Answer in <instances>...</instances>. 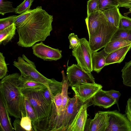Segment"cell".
I'll return each mask as SVG.
<instances>
[{"instance_id": "1", "label": "cell", "mask_w": 131, "mask_h": 131, "mask_svg": "<svg viewBox=\"0 0 131 131\" xmlns=\"http://www.w3.org/2000/svg\"><path fill=\"white\" fill-rule=\"evenodd\" d=\"M53 16L41 6H38L26 19L16 27L19 36L17 45L24 47H32L36 42L45 41L52 30Z\"/></svg>"}, {"instance_id": "2", "label": "cell", "mask_w": 131, "mask_h": 131, "mask_svg": "<svg viewBox=\"0 0 131 131\" xmlns=\"http://www.w3.org/2000/svg\"><path fill=\"white\" fill-rule=\"evenodd\" d=\"M20 75L17 73H14L2 79L0 82V92L10 115L21 119L22 94L19 84Z\"/></svg>"}, {"instance_id": "3", "label": "cell", "mask_w": 131, "mask_h": 131, "mask_svg": "<svg viewBox=\"0 0 131 131\" xmlns=\"http://www.w3.org/2000/svg\"><path fill=\"white\" fill-rule=\"evenodd\" d=\"M20 90L35 111L39 122V131H49L52 105L48 103L41 90L20 89Z\"/></svg>"}, {"instance_id": "4", "label": "cell", "mask_w": 131, "mask_h": 131, "mask_svg": "<svg viewBox=\"0 0 131 131\" xmlns=\"http://www.w3.org/2000/svg\"><path fill=\"white\" fill-rule=\"evenodd\" d=\"M13 65L20 71L22 75L27 76L48 87L52 79H48L40 73L36 69L34 62L29 60L24 54L18 58L13 62Z\"/></svg>"}, {"instance_id": "5", "label": "cell", "mask_w": 131, "mask_h": 131, "mask_svg": "<svg viewBox=\"0 0 131 131\" xmlns=\"http://www.w3.org/2000/svg\"><path fill=\"white\" fill-rule=\"evenodd\" d=\"M93 53L89 41L85 38L80 39L78 47L72 51V55L75 58L77 64L85 71L91 72Z\"/></svg>"}, {"instance_id": "6", "label": "cell", "mask_w": 131, "mask_h": 131, "mask_svg": "<svg viewBox=\"0 0 131 131\" xmlns=\"http://www.w3.org/2000/svg\"><path fill=\"white\" fill-rule=\"evenodd\" d=\"M91 72L85 71L77 64L68 66L66 77L69 86L72 87L82 83H95V79Z\"/></svg>"}, {"instance_id": "7", "label": "cell", "mask_w": 131, "mask_h": 131, "mask_svg": "<svg viewBox=\"0 0 131 131\" xmlns=\"http://www.w3.org/2000/svg\"><path fill=\"white\" fill-rule=\"evenodd\" d=\"M118 28L109 24L96 35L89 37V41L92 53L104 47Z\"/></svg>"}, {"instance_id": "8", "label": "cell", "mask_w": 131, "mask_h": 131, "mask_svg": "<svg viewBox=\"0 0 131 131\" xmlns=\"http://www.w3.org/2000/svg\"><path fill=\"white\" fill-rule=\"evenodd\" d=\"M109 125L106 131H131V123L126 114L117 110L106 111Z\"/></svg>"}, {"instance_id": "9", "label": "cell", "mask_w": 131, "mask_h": 131, "mask_svg": "<svg viewBox=\"0 0 131 131\" xmlns=\"http://www.w3.org/2000/svg\"><path fill=\"white\" fill-rule=\"evenodd\" d=\"M85 21L89 37L95 35L110 24L103 12L100 10L87 16Z\"/></svg>"}, {"instance_id": "10", "label": "cell", "mask_w": 131, "mask_h": 131, "mask_svg": "<svg viewBox=\"0 0 131 131\" xmlns=\"http://www.w3.org/2000/svg\"><path fill=\"white\" fill-rule=\"evenodd\" d=\"M62 76V87L61 94L63 96L62 103L59 115L53 121L51 125V131H62L63 121L69 98L68 90L69 82L63 70L61 71Z\"/></svg>"}, {"instance_id": "11", "label": "cell", "mask_w": 131, "mask_h": 131, "mask_svg": "<svg viewBox=\"0 0 131 131\" xmlns=\"http://www.w3.org/2000/svg\"><path fill=\"white\" fill-rule=\"evenodd\" d=\"M84 103L75 95L72 98L69 97L63 120L62 131H68L81 106Z\"/></svg>"}, {"instance_id": "12", "label": "cell", "mask_w": 131, "mask_h": 131, "mask_svg": "<svg viewBox=\"0 0 131 131\" xmlns=\"http://www.w3.org/2000/svg\"><path fill=\"white\" fill-rule=\"evenodd\" d=\"M33 54L45 61H57L62 57V51L45 45L42 41L32 47Z\"/></svg>"}, {"instance_id": "13", "label": "cell", "mask_w": 131, "mask_h": 131, "mask_svg": "<svg viewBox=\"0 0 131 131\" xmlns=\"http://www.w3.org/2000/svg\"><path fill=\"white\" fill-rule=\"evenodd\" d=\"M102 88L101 85L96 83H82L71 87L75 95L83 103L90 99Z\"/></svg>"}, {"instance_id": "14", "label": "cell", "mask_w": 131, "mask_h": 131, "mask_svg": "<svg viewBox=\"0 0 131 131\" xmlns=\"http://www.w3.org/2000/svg\"><path fill=\"white\" fill-rule=\"evenodd\" d=\"M109 125V117L106 111H99L93 119H87L84 131H106Z\"/></svg>"}, {"instance_id": "15", "label": "cell", "mask_w": 131, "mask_h": 131, "mask_svg": "<svg viewBox=\"0 0 131 131\" xmlns=\"http://www.w3.org/2000/svg\"><path fill=\"white\" fill-rule=\"evenodd\" d=\"M87 101L81 106L74 121L68 131H84L87 119Z\"/></svg>"}, {"instance_id": "16", "label": "cell", "mask_w": 131, "mask_h": 131, "mask_svg": "<svg viewBox=\"0 0 131 131\" xmlns=\"http://www.w3.org/2000/svg\"><path fill=\"white\" fill-rule=\"evenodd\" d=\"M0 126L2 131H13L9 113L3 97L0 96Z\"/></svg>"}, {"instance_id": "17", "label": "cell", "mask_w": 131, "mask_h": 131, "mask_svg": "<svg viewBox=\"0 0 131 131\" xmlns=\"http://www.w3.org/2000/svg\"><path fill=\"white\" fill-rule=\"evenodd\" d=\"M92 105L102 106L104 108H109L116 104V101L105 93L101 89L89 100Z\"/></svg>"}, {"instance_id": "18", "label": "cell", "mask_w": 131, "mask_h": 131, "mask_svg": "<svg viewBox=\"0 0 131 131\" xmlns=\"http://www.w3.org/2000/svg\"><path fill=\"white\" fill-rule=\"evenodd\" d=\"M131 48V44L122 47L108 53L106 58V66L121 62Z\"/></svg>"}, {"instance_id": "19", "label": "cell", "mask_w": 131, "mask_h": 131, "mask_svg": "<svg viewBox=\"0 0 131 131\" xmlns=\"http://www.w3.org/2000/svg\"><path fill=\"white\" fill-rule=\"evenodd\" d=\"M108 54L105 52L104 49L100 52L93 53L92 62L93 71L98 73L106 66V58Z\"/></svg>"}, {"instance_id": "20", "label": "cell", "mask_w": 131, "mask_h": 131, "mask_svg": "<svg viewBox=\"0 0 131 131\" xmlns=\"http://www.w3.org/2000/svg\"><path fill=\"white\" fill-rule=\"evenodd\" d=\"M18 81L20 89L40 90L47 87L43 84L34 79L21 75L19 77Z\"/></svg>"}, {"instance_id": "21", "label": "cell", "mask_w": 131, "mask_h": 131, "mask_svg": "<svg viewBox=\"0 0 131 131\" xmlns=\"http://www.w3.org/2000/svg\"><path fill=\"white\" fill-rule=\"evenodd\" d=\"M110 25L118 28L122 15L117 7H115L102 12Z\"/></svg>"}, {"instance_id": "22", "label": "cell", "mask_w": 131, "mask_h": 131, "mask_svg": "<svg viewBox=\"0 0 131 131\" xmlns=\"http://www.w3.org/2000/svg\"><path fill=\"white\" fill-rule=\"evenodd\" d=\"M16 26L15 23L0 31V43L5 45L11 41L15 34Z\"/></svg>"}, {"instance_id": "23", "label": "cell", "mask_w": 131, "mask_h": 131, "mask_svg": "<svg viewBox=\"0 0 131 131\" xmlns=\"http://www.w3.org/2000/svg\"><path fill=\"white\" fill-rule=\"evenodd\" d=\"M23 95L26 111L31 119L33 128L34 131H39V122L35 111L28 100Z\"/></svg>"}, {"instance_id": "24", "label": "cell", "mask_w": 131, "mask_h": 131, "mask_svg": "<svg viewBox=\"0 0 131 131\" xmlns=\"http://www.w3.org/2000/svg\"><path fill=\"white\" fill-rule=\"evenodd\" d=\"M131 44V42L125 40L118 39L110 41L104 47L105 52L109 53L122 47Z\"/></svg>"}, {"instance_id": "25", "label": "cell", "mask_w": 131, "mask_h": 131, "mask_svg": "<svg viewBox=\"0 0 131 131\" xmlns=\"http://www.w3.org/2000/svg\"><path fill=\"white\" fill-rule=\"evenodd\" d=\"M118 39H123L131 42V29L118 28L113 35L110 41Z\"/></svg>"}, {"instance_id": "26", "label": "cell", "mask_w": 131, "mask_h": 131, "mask_svg": "<svg viewBox=\"0 0 131 131\" xmlns=\"http://www.w3.org/2000/svg\"><path fill=\"white\" fill-rule=\"evenodd\" d=\"M99 2L100 10L102 12L119 5L118 0H99Z\"/></svg>"}, {"instance_id": "27", "label": "cell", "mask_w": 131, "mask_h": 131, "mask_svg": "<svg viewBox=\"0 0 131 131\" xmlns=\"http://www.w3.org/2000/svg\"><path fill=\"white\" fill-rule=\"evenodd\" d=\"M11 2L2 0L0 1V14L4 15L6 13L15 12V8L13 6Z\"/></svg>"}, {"instance_id": "28", "label": "cell", "mask_w": 131, "mask_h": 131, "mask_svg": "<svg viewBox=\"0 0 131 131\" xmlns=\"http://www.w3.org/2000/svg\"><path fill=\"white\" fill-rule=\"evenodd\" d=\"M62 87V82L57 81L54 79L49 84L48 87L50 91L54 96L58 93L61 92Z\"/></svg>"}, {"instance_id": "29", "label": "cell", "mask_w": 131, "mask_h": 131, "mask_svg": "<svg viewBox=\"0 0 131 131\" xmlns=\"http://www.w3.org/2000/svg\"><path fill=\"white\" fill-rule=\"evenodd\" d=\"M18 15H13L0 19V31L16 22Z\"/></svg>"}, {"instance_id": "30", "label": "cell", "mask_w": 131, "mask_h": 131, "mask_svg": "<svg viewBox=\"0 0 131 131\" xmlns=\"http://www.w3.org/2000/svg\"><path fill=\"white\" fill-rule=\"evenodd\" d=\"M33 1V0H24L15 8V13L20 14L30 10Z\"/></svg>"}, {"instance_id": "31", "label": "cell", "mask_w": 131, "mask_h": 131, "mask_svg": "<svg viewBox=\"0 0 131 131\" xmlns=\"http://www.w3.org/2000/svg\"><path fill=\"white\" fill-rule=\"evenodd\" d=\"M87 16L100 11L99 0H89L87 4Z\"/></svg>"}, {"instance_id": "32", "label": "cell", "mask_w": 131, "mask_h": 131, "mask_svg": "<svg viewBox=\"0 0 131 131\" xmlns=\"http://www.w3.org/2000/svg\"><path fill=\"white\" fill-rule=\"evenodd\" d=\"M63 96L61 92L58 93L54 97V102L57 114L53 119H54L59 114L62 103Z\"/></svg>"}, {"instance_id": "33", "label": "cell", "mask_w": 131, "mask_h": 131, "mask_svg": "<svg viewBox=\"0 0 131 131\" xmlns=\"http://www.w3.org/2000/svg\"><path fill=\"white\" fill-rule=\"evenodd\" d=\"M20 124L22 128L25 131H34L32 128L31 119L28 115L21 117Z\"/></svg>"}, {"instance_id": "34", "label": "cell", "mask_w": 131, "mask_h": 131, "mask_svg": "<svg viewBox=\"0 0 131 131\" xmlns=\"http://www.w3.org/2000/svg\"><path fill=\"white\" fill-rule=\"evenodd\" d=\"M8 71L7 64L5 60V57L3 53L0 52V79L5 77Z\"/></svg>"}, {"instance_id": "35", "label": "cell", "mask_w": 131, "mask_h": 131, "mask_svg": "<svg viewBox=\"0 0 131 131\" xmlns=\"http://www.w3.org/2000/svg\"><path fill=\"white\" fill-rule=\"evenodd\" d=\"M118 28L123 29H131V18L122 15Z\"/></svg>"}, {"instance_id": "36", "label": "cell", "mask_w": 131, "mask_h": 131, "mask_svg": "<svg viewBox=\"0 0 131 131\" xmlns=\"http://www.w3.org/2000/svg\"><path fill=\"white\" fill-rule=\"evenodd\" d=\"M36 9V8L33 9H30L18 15L15 23L16 27L23 23Z\"/></svg>"}, {"instance_id": "37", "label": "cell", "mask_w": 131, "mask_h": 131, "mask_svg": "<svg viewBox=\"0 0 131 131\" xmlns=\"http://www.w3.org/2000/svg\"><path fill=\"white\" fill-rule=\"evenodd\" d=\"M70 42L69 48L73 50L75 49L78 46L80 42V39L77 35L73 33L70 34L68 36Z\"/></svg>"}, {"instance_id": "38", "label": "cell", "mask_w": 131, "mask_h": 131, "mask_svg": "<svg viewBox=\"0 0 131 131\" xmlns=\"http://www.w3.org/2000/svg\"><path fill=\"white\" fill-rule=\"evenodd\" d=\"M48 103L52 105L54 102V96L48 88L46 87L41 90Z\"/></svg>"}, {"instance_id": "39", "label": "cell", "mask_w": 131, "mask_h": 131, "mask_svg": "<svg viewBox=\"0 0 131 131\" xmlns=\"http://www.w3.org/2000/svg\"><path fill=\"white\" fill-rule=\"evenodd\" d=\"M104 91L107 94L116 101V104H117L119 111H120V110L119 106L118 101L119 97L121 95V94L119 91L113 90H111L107 91L104 90Z\"/></svg>"}, {"instance_id": "40", "label": "cell", "mask_w": 131, "mask_h": 131, "mask_svg": "<svg viewBox=\"0 0 131 131\" xmlns=\"http://www.w3.org/2000/svg\"><path fill=\"white\" fill-rule=\"evenodd\" d=\"M125 112L127 118L131 123V99L130 98L127 101Z\"/></svg>"}, {"instance_id": "41", "label": "cell", "mask_w": 131, "mask_h": 131, "mask_svg": "<svg viewBox=\"0 0 131 131\" xmlns=\"http://www.w3.org/2000/svg\"><path fill=\"white\" fill-rule=\"evenodd\" d=\"M21 119L16 118L13 123L15 131H25L21 126L20 124Z\"/></svg>"}, {"instance_id": "42", "label": "cell", "mask_w": 131, "mask_h": 131, "mask_svg": "<svg viewBox=\"0 0 131 131\" xmlns=\"http://www.w3.org/2000/svg\"><path fill=\"white\" fill-rule=\"evenodd\" d=\"M119 7H124L127 8H131V0H118Z\"/></svg>"}, {"instance_id": "43", "label": "cell", "mask_w": 131, "mask_h": 131, "mask_svg": "<svg viewBox=\"0 0 131 131\" xmlns=\"http://www.w3.org/2000/svg\"><path fill=\"white\" fill-rule=\"evenodd\" d=\"M129 12L131 13V8L129 9Z\"/></svg>"}]
</instances>
